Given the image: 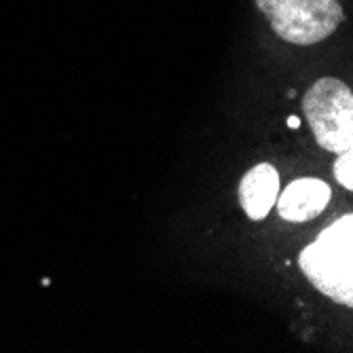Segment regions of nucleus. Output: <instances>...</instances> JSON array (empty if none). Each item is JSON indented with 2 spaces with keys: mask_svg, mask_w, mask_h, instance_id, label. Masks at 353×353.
Here are the masks:
<instances>
[{
  "mask_svg": "<svg viewBox=\"0 0 353 353\" xmlns=\"http://www.w3.org/2000/svg\"><path fill=\"white\" fill-rule=\"evenodd\" d=\"M299 265L315 290L324 296L353 307V216L347 214L332 222L326 231L309 243Z\"/></svg>",
  "mask_w": 353,
  "mask_h": 353,
  "instance_id": "nucleus-1",
  "label": "nucleus"
},
{
  "mask_svg": "<svg viewBox=\"0 0 353 353\" xmlns=\"http://www.w3.org/2000/svg\"><path fill=\"white\" fill-rule=\"evenodd\" d=\"M303 110L315 142L328 152L353 150V93L334 77H324L305 93Z\"/></svg>",
  "mask_w": 353,
  "mask_h": 353,
  "instance_id": "nucleus-2",
  "label": "nucleus"
},
{
  "mask_svg": "<svg viewBox=\"0 0 353 353\" xmlns=\"http://www.w3.org/2000/svg\"><path fill=\"white\" fill-rule=\"evenodd\" d=\"M275 34L290 45H315L343 23L339 0H254Z\"/></svg>",
  "mask_w": 353,
  "mask_h": 353,
  "instance_id": "nucleus-3",
  "label": "nucleus"
},
{
  "mask_svg": "<svg viewBox=\"0 0 353 353\" xmlns=\"http://www.w3.org/2000/svg\"><path fill=\"white\" fill-rule=\"evenodd\" d=\"M330 186L319 178H299L277 195V214L288 222H307L330 203Z\"/></svg>",
  "mask_w": 353,
  "mask_h": 353,
  "instance_id": "nucleus-4",
  "label": "nucleus"
},
{
  "mask_svg": "<svg viewBox=\"0 0 353 353\" xmlns=\"http://www.w3.org/2000/svg\"><path fill=\"white\" fill-rule=\"evenodd\" d=\"M279 195V174L271 163L252 168L239 184V203L250 220H265Z\"/></svg>",
  "mask_w": 353,
  "mask_h": 353,
  "instance_id": "nucleus-5",
  "label": "nucleus"
},
{
  "mask_svg": "<svg viewBox=\"0 0 353 353\" xmlns=\"http://www.w3.org/2000/svg\"><path fill=\"white\" fill-rule=\"evenodd\" d=\"M334 178L336 182L345 188L351 190L353 188V152H341L336 154V161H334Z\"/></svg>",
  "mask_w": 353,
  "mask_h": 353,
  "instance_id": "nucleus-6",
  "label": "nucleus"
},
{
  "mask_svg": "<svg viewBox=\"0 0 353 353\" xmlns=\"http://www.w3.org/2000/svg\"><path fill=\"white\" fill-rule=\"evenodd\" d=\"M288 125H290V127H294V130H296V127L301 125V121H299L296 117H292V119H288Z\"/></svg>",
  "mask_w": 353,
  "mask_h": 353,
  "instance_id": "nucleus-7",
  "label": "nucleus"
}]
</instances>
